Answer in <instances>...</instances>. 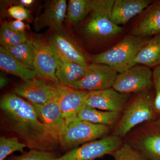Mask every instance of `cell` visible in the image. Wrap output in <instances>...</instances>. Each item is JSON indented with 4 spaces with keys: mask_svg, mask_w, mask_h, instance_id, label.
<instances>
[{
    "mask_svg": "<svg viewBox=\"0 0 160 160\" xmlns=\"http://www.w3.org/2000/svg\"><path fill=\"white\" fill-rule=\"evenodd\" d=\"M0 108L8 129L30 150L52 152L59 145L30 102L8 93L1 99Z\"/></svg>",
    "mask_w": 160,
    "mask_h": 160,
    "instance_id": "cell-1",
    "label": "cell"
},
{
    "mask_svg": "<svg viewBox=\"0 0 160 160\" xmlns=\"http://www.w3.org/2000/svg\"><path fill=\"white\" fill-rule=\"evenodd\" d=\"M154 98L150 90L137 93L126 105L112 135L122 137L138 125L156 121L158 115L154 109Z\"/></svg>",
    "mask_w": 160,
    "mask_h": 160,
    "instance_id": "cell-2",
    "label": "cell"
},
{
    "mask_svg": "<svg viewBox=\"0 0 160 160\" xmlns=\"http://www.w3.org/2000/svg\"><path fill=\"white\" fill-rule=\"evenodd\" d=\"M151 38L129 35L110 49L91 58V63L106 64L118 73L135 65V58Z\"/></svg>",
    "mask_w": 160,
    "mask_h": 160,
    "instance_id": "cell-3",
    "label": "cell"
},
{
    "mask_svg": "<svg viewBox=\"0 0 160 160\" xmlns=\"http://www.w3.org/2000/svg\"><path fill=\"white\" fill-rule=\"evenodd\" d=\"M90 17L85 26V33L97 40H106L119 34L122 28L111 20L114 0H91Z\"/></svg>",
    "mask_w": 160,
    "mask_h": 160,
    "instance_id": "cell-4",
    "label": "cell"
},
{
    "mask_svg": "<svg viewBox=\"0 0 160 160\" xmlns=\"http://www.w3.org/2000/svg\"><path fill=\"white\" fill-rule=\"evenodd\" d=\"M111 127L76 119L66 124L59 143L65 149H72L108 136Z\"/></svg>",
    "mask_w": 160,
    "mask_h": 160,
    "instance_id": "cell-5",
    "label": "cell"
},
{
    "mask_svg": "<svg viewBox=\"0 0 160 160\" xmlns=\"http://www.w3.org/2000/svg\"><path fill=\"white\" fill-rule=\"evenodd\" d=\"M152 86L153 71L147 66L137 64L118 73L112 88L120 93L129 94L150 90Z\"/></svg>",
    "mask_w": 160,
    "mask_h": 160,
    "instance_id": "cell-6",
    "label": "cell"
},
{
    "mask_svg": "<svg viewBox=\"0 0 160 160\" xmlns=\"http://www.w3.org/2000/svg\"><path fill=\"white\" fill-rule=\"evenodd\" d=\"M123 142L121 138L106 136L71 149L56 160H95L106 155H111Z\"/></svg>",
    "mask_w": 160,
    "mask_h": 160,
    "instance_id": "cell-7",
    "label": "cell"
},
{
    "mask_svg": "<svg viewBox=\"0 0 160 160\" xmlns=\"http://www.w3.org/2000/svg\"><path fill=\"white\" fill-rule=\"evenodd\" d=\"M118 72L106 64L91 63L86 68L85 75L69 87L90 92L112 88Z\"/></svg>",
    "mask_w": 160,
    "mask_h": 160,
    "instance_id": "cell-8",
    "label": "cell"
},
{
    "mask_svg": "<svg viewBox=\"0 0 160 160\" xmlns=\"http://www.w3.org/2000/svg\"><path fill=\"white\" fill-rule=\"evenodd\" d=\"M32 40L34 49V66L38 76L48 82L61 85L56 75L57 60L54 51L48 41L41 38Z\"/></svg>",
    "mask_w": 160,
    "mask_h": 160,
    "instance_id": "cell-9",
    "label": "cell"
},
{
    "mask_svg": "<svg viewBox=\"0 0 160 160\" xmlns=\"http://www.w3.org/2000/svg\"><path fill=\"white\" fill-rule=\"evenodd\" d=\"M129 144L148 160H160V126L149 122L132 137Z\"/></svg>",
    "mask_w": 160,
    "mask_h": 160,
    "instance_id": "cell-10",
    "label": "cell"
},
{
    "mask_svg": "<svg viewBox=\"0 0 160 160\" xmlns=\"http://www.w3.org/2000/svg\"><path fill=\"white\" fill-rule=\"evenodd\" d=\"M58 85L35 78L16 86L14 93L30 103L43 104L57 97Z\"/></svg>",
    "mask_w": 160,
    "mask_h": 160,
    "instance_id": "cell-11",
    "label": "cell"
},
{
    "mask_svg": "<svg viewBox=\"0 0 160 160\" xmlns=\"http://www.w3.org/2000/svg\"><path fill=\"white\" fill-rule=\"evenodd\" d=\"M48 42L55 52L65 59L78 63L85 68L89 66L88 62L91 58L69 34L57 32L49 38Z\"/></svg>",
    "mask_w": 160,
    "mask_h": 160,
    "instance_id": "cell-12",
    "label": "cell"
},
{
    "mask_svg": "<svg viewBox=\"0 0 160 160\" xmlns=\"http://www.w3.org/2000/svg\"><path fill=\"white\" fill-rule=\"evenodd\" d=\"M128 98L129 94L120 93L113 88L88 92L85 105L103 111L121 112L127 105Z\"/></svg>",
    "mask_w": 160,
    "mask_h": 160,
    "instance_id": "cell-13",
    "label": "cell"
},
{
    "mask_svg": "<svg viewBox=\"0 0 160 160\" xmlns=\"http://www.w3.org/2000/svg\"><path fill=\"white\" fill-rule=\"evenodd\" d=\"M87 92L58 85V93L56 98L62 113L66 125L77 118L79 112L85 105Z\"/></svg>",
    "mask_w": 160,
    "mask_h": 160,
    "instance_id": "cell-14",
    "label": "cell"
},
{
    "mask_svg": "<svg viewBox=\"0 0 160 160\" xmlns=\"http://www.w3.org/2000/svg\"><path fill=\"white\" fill-rule=\"evenodd\" d=\"M32 104L37 112L40 119L59 142L66 126V122L56 98L45 104Z\"/></svg>",
    "mask_w": 160,
    "mask_h": 160,
    "instance_id": "cell-15",
    "label": "cell"
},
{
    "mask_svg": "<svg viewBox=\"0 0 160 160\" xmlns=\"http://www.w3.org/2000/svg\"><path fill=\"white\" fill-rule=\"evenodd\" d=\"M152 2L150 0H115L112 10V21L117 26L125 25Z\"/></svg>",
    "mask_w": 160,
    "mask_h": 160,
    "instance_id": "cell-16",
    "label": "cell"
},
{
    "mask_svg": "<svg viewBox=\"0 0 160 160\" xmlns=\"http://www.w3.org/2000/svg\"><path fill=\"white\" fill-rule=\"evenodd\" d=\"M160 33V0L152 2L134 26L131 34L150 37Z\"/></svg>",
    "mask_w": 160,
    "mask_h": 160,
    "instance_id": "cell-17",
    "label": "cell"
},
{
    "mask_svg": "<svg viewBox=\"0 0 160 160\" xmlns=\"http://www.w3.org/2000/svg\"><path fill=\"white\" fill-rule=\"evenodd\" d=\"M54 51L57 60L56 75L61 85L69 87L85 75L87 67L65 59Z\"/></svg>",
    "mask_w": 160,
    "mask_h": 160,
    "instance_id": "cell-18",
    "label": "cell"
},
{
    "mask_svg": "<svg viewBox=\"0 0 160 160\" xmlns=\"http://www.w3.org/2000/svg\"><path fill=\"white\" fill-rule=\"evenodd\" d=\"M0 67L3 71L20 78L24 82L33 79L38 76L36 70L24 66L2 46L0 47Z\"/></svg>",
    "mask_w": 160,
    "mask_h": 160,
    "instance_id": "cell-19",
    "label": "cell"
},
{
    "mask_svg": "<svg viewBox=\"0 0 160 160\" xmlns=\"http://www.w3.org/2000/svg\"><path fill=\"white\" fill-rule=\"evenodd\" d=\"M67 8L66 0L52 1L46 6L39 22L43 26H48L55 31H60L66 18Z\"/></svg>",
    "mask_w": 160,
    "mask_h": 160,
    "instance_id": "cell-20",
    "label": "cell"
},
{
    "mask_svg": "<svg viewBox=\"0 0 160 160\" xmlns=\"http://www.w3.org/2000/svg\"><path fill=\"white\" fill-rule=\"evenodd\" d=\"M121 117V112L103 111L85 105L78 115L80 119L110 127L116 125Z\"/></svg>",
    "mask_w": 160,
    "mask_h": 160,
    "instance_id": "cell-21",
    "label": "cell"
},
{
    "mask_svg": "<svg viewBox=\"0 0 160 160\" xmlns=\"http://www.w3.org/2000/svg\"><path fill=\"white\" fill-rule=\"evenodd\" d=\"M134 63L154 69L160 66V33L151 38L143 46L135 58Z\"/></svg>",
    "mask_w": 160,
    "mask_h": 160,
    "instance_id": "cell-22",
    "label": "cell"
},
{
    "mask_svg": "<svg viewBox=\"0 0 160 160\" xmlns=\"http://www.w3.org/2000/svg\"><path fill=\"white\" fill-rule=\"evenodd\" d=\"M91 10L90 1L70 0L67 5L66 19L72 24L82 21Z\"/></svg>",
    "mask_w": 160,
    "mask_h": 160,
    "instance_id": "cell-23",
    "label": "cell"
},
{
    "mask_svg": "<svg viewBox=\"0 0 160 160\" xmlns=\"http://www.w3.org/2000/svg\"><path fill=\"white\" fill-rule=\"evenodd\" d=\"M6 49L21 64L29 69H35L34 49L32 40L29 39L26 42Z\"/></svg>",
    "mask_w": 160,
    "mask_h": 160,
    "instance_id": "cell-24",
    "label": "cell"
},
{
    "mask_svg": "<svg viewBox=\"0 0 160 160\" xmlns=\"http://www.w3.org/2000/svg\"><path fill=\"white\" fill-rule=\"evenodd\" d=\"M29 38L25 33L17 32L12 29L5 22L2 26L0 32L1 46L5 49L18 46L26 42Z\"/></svg>",
    "mask_w": 160,
    "mask_h": 160,
    "instance_id": "cell-25",
    "label": "cell"
},
{
    "mask_svg": "<svg viewBox=\"0 0 160 160\" xmlns=\"http://www.w3.org/2000/svg\"><path fill=\"white\" fill-rule=\"evenodd\" d=\"M27 147L26 144L21 142L18 137L0 138V160H4L8 156L15 152H23Z\"/></svg>",
    "mask_w": 160,
    "mask_h": 160,
    "instance_id": "cell-26",
    "label": "cell"
},
{
    "mask_svg": "<svg viewBox=\"0 0 160 160\" xmlns=\"http://www.w3.org/2000/svg\"><path fill=\"white\" fill-rule=\"evenodd\" d=\"M111 155L114 160H148L129 143H123Z\"/></svg>",
    "mask_w": 160,
    "mask_h": 160,
    "instance_id": "cell-27",
    "label": "cell"
},
{
    "mask_svg": "<svg viewBox=\"0 0 160 160\" xmlns=\"http://www.w3.org/2000/svg\"><path fill=\"white\" fill-rule=\"evenodd\" d=\"M57 158L52 152L30 150L27 153L10 160H56Z\"/></svg>",
    "mask_w": 160,
    "mask_h": 160,
    "instance_id": "cell-28",
    "label": "cell"
},
{
    "mask_svg": "<svg viewBox=\"0 0 160 160\" xmlns=\"http://www.w3.org/2000/svg\"><path fill=\"white\" fill-rule=\"evenodd\" d=\"M7 12L10 17L20 21L29 19L30 16V11L22 5L11 6Z\"/></svg>",
    "mask_w": 160,
    "mask_h": 160,
    "instance_id": "cell-29",
    "label": "cell"
},
{
    "mask_svg": "<svg viewBox=\"0 0 160 160\" xmlns=\"http://www.w3.org/2000/svg\"><path fill=\"white\" fill-rule=\"evenodd\" d=\"M153 83L155 89L154 109L158 116L160 114V75L156 68L153 71Z\"/></svg>",
    "mask_w": 160,
    "mask_h": 160,
    "instance_id": "cell-30",
    "label": "cell"
},
{
    "mask_svg": "<svg viewBox=\"0 0 160 160\" xmlns=\"http://www.w3.org/2000/svg\"><path fill=\"white\" fill-rule=\"evenodd\" d=\"M8 25L14 31L20 33H25L26 26L22 21L15 20L11 22H8Z\"/></svg>",
    "mask_w": 160,
    "mask_h": 160,
    "instance_id": "cell-31",
    "label": "cell"
},
{
    "mask_svg": "<svg viewBox=\"0 0 160 160\" xmlns=\"http://www.w3.org/2000/svg\"><path fill=\"white\" fill-rule=\"evenodd\" d=\"M20 2L22 4V6H31L32 4L34 2V1L33 0H22V1H20Z\"/></svg>",
    "mask_w": 160,
    "mask_h": 160,
    "instance_id": "cell-32",
    "label": "cell"
},
{
    "mask_svg": "<svg viewBox=\"0 0 160 160\" xmlns=\"http://www.w3.org/2000/svg\"><path fill=\"white\" fill-rule=\"evenodd\" d=\"M7 84V80L6 78L4 77L1 76V79H0V85H1V88H3L4 86H6Z\"/></svg>",
    "mask_w": 160,
    "mask_h": 160,
    "instance_id": "cell-33",
    "label": "cell"
},
{
    "mask_svg": "<svg viewBox=\"0 0 160 160\" xmlns=\"http://www.w3.org/2000/svg\"><path fill=\"white\" fill-rule=\"evenodd\" d=\"M155 121L157 123L158 125H160V114L158 116V118L157 119V120Z\"/></svg>",
    "mask_w": 160,
    "mask_h": 160,
    "instance_id": "cell-34",
    "label": "cell"
},
{
    "mask_svg": "<svg viewBox=\"0 0 160 160\" xmlns=\"http://www.w3.org/2000/svg\"><path fill=\"white\" fill-rule=\"evenodd\" d=\"M156 69H157L158 72L159 73V74L160 75V66H158V67H157V68H156Z\"/></svg>",
    "mask_w": 160,
    "mask_h": 160,
    "instance_id": "cell-35",
    "label": "cell"
}]
</instances>
